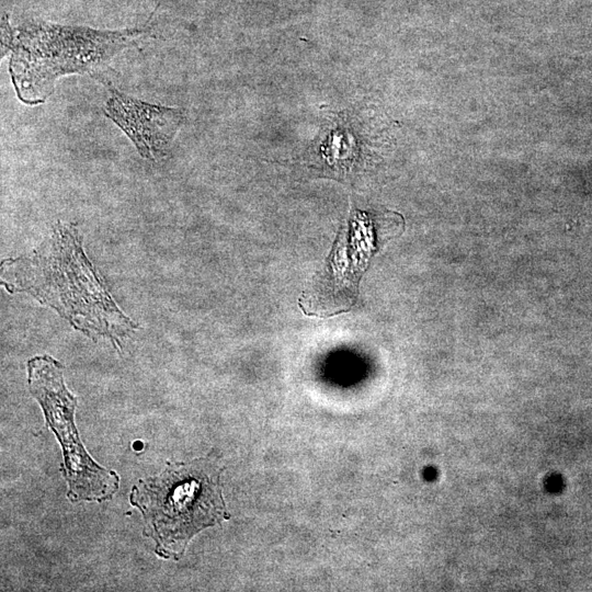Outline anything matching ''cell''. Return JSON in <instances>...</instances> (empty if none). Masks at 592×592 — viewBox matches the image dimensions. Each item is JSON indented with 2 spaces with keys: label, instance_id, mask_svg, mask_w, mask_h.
Masks as SVG:
<instances>
[{
  "label": "cell",
  "instance_id": "6da1fadb",
  "mask_svg": "<svg viewBox=\"0 0 592 592\" xmlns=\"http://www.w3.org/2000/svg\"><path fill=\"white\" fill-rule=\"evenodd\" d=\"M1 282L10 293L31 294L90 338L121 345L138 328L112 299L73 225L58 221L33 254L3 261Z\"/></svg>",
  "mask_w": 592,
  "mask_h": 592
},
{
  "label": "cell",
  "instance_id": "7a4b0ae2",
  "mask_svg": "<svg viewBox=\"0 0 592 592\" xmlns=\"http://www.w3.org/2000/svg\"><path fill=\"white\" fill-rule=\"evenodd\" d=\"M147 29L95 30L86 26L29 22L12 27L1 23V57L10 54L9 72L18 99L44 103L64 76L91 75L146 36Z\"/></svg>",
  "mask_w": 592,
  "mask_h": 592
},
{
  "label": "cell",
  "instance_id": "3957f363",
  "mask_svg": "<svg viewBox=\"0 0 592 592\" xmlns=\"http://www.w3.org/2000/svg\"><path fill=\"white\" fill-rule=\"evenodd\" d=\"M220 471L209 458L169 463L160 475L133 487L130 503L141 512L158 555L181 557L196 533L227 519Z\"/></svg>",
  "mask_w": 592,
  "mask_h": 592
},
{
  "label": "cell",
  "instance_id": "277c9868",
  "mask_svg": "<svg viewBox=\"0 0 592 592\" xmlns=\"http://www.w3.org/2000/svg\"><path fill=\"white\" fill-rule=\"evenodd\" d=\"M62 371L64 366L50 355L27 362L30 391L62 447L67 497L73 502L111 499L119 478L115 471L99 466L81 444L73 421L77 398L66 387Z\"/></svg>",
  "mask_w": 592,
  "mask_h": 592
},
{
  "label": "cell",
  "instance_id": "5b68a950",
  "mask_svg": "<svg viewBox=\"0 0 592 592\" xmlns=\"http://www.w3.org/2000/svg\"><path fill=\"white\" fill-rule=\"evenodd\" d=\"M377 236L372 216L353 209L338 232L326 266L308 293L311 308L320 314L333 315L354 306L358 282L377 249Z\"/></svg>",
  "mask_w": 592,
  "mask_h": 592
},
{
  "label": "cell",
  "instance_id": "8992f818",
  "mask_svg": "<svg viewBox=\"0 0 592 592\" xmlns=\"http://www.w3.org/2000/svg\"><path fill=\"white\" fill-rule=\"evenodd\" d=\"M101 80L109 89L104 114L125 133L144 159L155 161L166 156L184 123V111L141 101Z\"/></svg>",
  "mask_w": 592,
  "mask_h": 592
},
{
  "label": "cell",
  "instance_id": "52a82bcc",
  "mask_svg": "<svg viewBox=\"0 0 592 592\" xmlns=\"http://www.w3.org/2000/svg\"><path fill=\"white\" fill-rule=\"evenodd\" d=\"M134 445H137V447L134 446L135 449H140L143 447V444L140 442H137Z\"/></svg>",
  "mask_w": 592,
  "mask_h": 592
}]
</instances>
